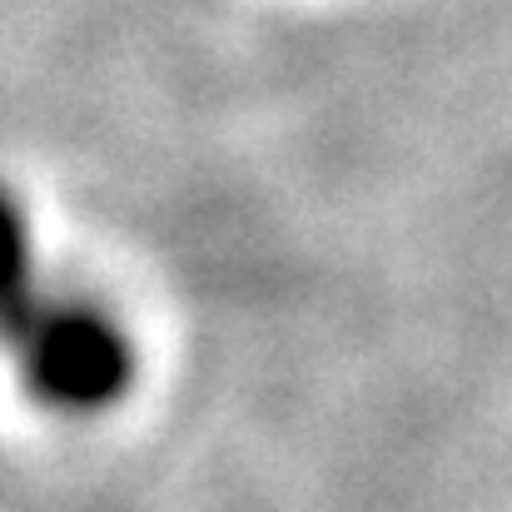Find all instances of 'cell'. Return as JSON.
<instances>
[{
  "mask_svg": "<svg viewBox=\"0 0 512 512\" xmlns=\"http://www.w3.org/2000/svg\"><path fill=\"white\" fill-rule=\"evenodd\" d=\"M5 348L20 388L60 418H105L140 383L135 334L100 299L45 279L20 204H10Z\"/></svg>",
  "mask_w": 512,
  "mask_h": 512,
  "instance_id": "1",
  "label": "cell"
}]
</instances>
